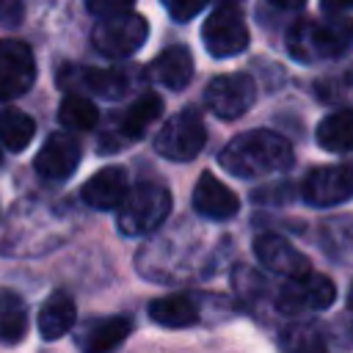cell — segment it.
I'll return each instance as SVG.
<instances>
[{
	"mask_svg": "<svg viewBox=\"0 0 353 353\" xmlns=\"http://www.w3.org/2000/svg\"><path fill=\"white\" fill-rule=\"evenodd\" d=\"M226 174L237 179H259L292 165V146L287 138L270 130H248L234 135L218 154Z\"/></svg>",
	"mask_w": 353,
	"mask_h": 353,
	"instance_id": "6da1fadb",
	"label": "cell"
},
{
	"mask_svg": "<svg viewBox=\"0 0 353 353\" xmlns=\"http://www.w3.org/2000/svg\"><path fill=\"white\" fill-rule=\"evenodd\" d=\"M287 50L301 63L339 58L353 50V19L334 14L323 19H301L287 33Z\"/></svg>",
	"mask_w": 353,
	"mask_h": 353,
	"instance_id": "7a4b0ae2",
	"label": "cell"
},
{
	"mask_svg": "<svg viewBox=\"0 0 353 353\" xmlns=\"http://www.w3.org/2000/svg\"><path fill=\"white\" fill-rule=\"evenodd\" d=\"M171 212V193L160 182H138L119 204V229L130 237L157 229Z\"/></svg>",
	"mask_w": 353,
	"mask_h": 353,
	"instance_id": "3957f363",
	"label": "cell"
},
{
	"mask_svg": "<svg viewBox=\"0 0 353 353\" xmlns=\"http://www.w3.org/2000/svg\"><path fill=\"white\" fill-rule=\"evenodd\" d=\"M204 143H207V127L196 108L179 110L154 135L157 154H163L165 160H176V163L193 160L204 149Z\"/></svg>",
	"mask_w": 353,
	"mask_h": 353,
	"instance_id": "277c9868",
	"label": "cell"
},
{
	"mask_svg": "<svg viewBox=\"0 0 353 353\" xmlns=\"http://www.w3.org/2000/svg\"><path fill=\"white\" fill-rule=\"evenodd\" d=\"M146 36H149V22L135 11H124L99 19L94 25L91 41L108 58H127L143 47Z\"/></svg>",
	"mask_w": 353,
	"mask_h": 353,
	"instance_id": "5b68a950",
	"label": "cell"
},
{
	"mask_svg": "<svg viewBox=\"0 0 353 353\" xmlns=\"http://www.w3.org/2000/svg\"><path fill=\"white\" fill-rule=\"evenodd\" d=\"M336 298V287L323 273H301L287 279V284L276 295V309L281 314H306L328 309Z\"/></svg>",
	"mask_w": 353,
	"mask_h": 353,
	"instance_id": "8992f818",
	"label": "cell"
},
{
	"mask_svg": "<svg viewBox=\"0 0 353 353\" xmlns=\"http://www.w3.org/2000/svg\"><path fill=\"white\" fill-rule=\"evenodd\" d=\"M204 47L212 58H232L248 47V28L237 6H218L201 28Z\"/></svg>",
	"mask_w": 353,
	"mask_h": 353,
	"instance_id": "52a82bcc",
	"label": "cell"
},
{
	"mask_svg": "<svg viewBox=\"0 0 353 353\" xmlns=\"http://www.w3.org/2000/svg\"><path fill=\"white\" fill-rule=\"evenodd\" d=\"M256 99V83L243 72L218 74L204 88V105L218 119H237L243 116Z\"/></svg>",
	"mask_w": 353,
	"mask_h": 353,
	"instance_id": "ba28073f",
	"label": "cell"
},
{
	"mask_svg": "<svg viewBox=\"0 0 353 353\" xmlns=\"http://www.w3.org/2000/svg\"><path fill=\"white\" fill-rule=\"evenodd\" d=\"M36 80V61L25 41L0 39V99L22 97Z\"/></svg>",
	"mask_w": 353,
	"mask_h": 353,
	"instance_id": "9c48e42d",
	"label": "cell"
},
{
	"mask_svg": "<svg viewBox=\"0 0 353 353\" xmlns=\"http://www.w3.org/2000/svg\"><path fill=\"white\" fill-rule=\"evenodd\" d=\"M353 196L350 165H317L303 179V199L312 207H334Z\"/></svg>",
	"mask_w": 353,
	"mask_h": 353,
	"instance_id": "30bf717a",
	"label": "cell"
},
{
	"mask_svg": "<svg viewBox=\"0 0 353 353\" xmlns=\"http://www.w3.org/2000/svg\"><path fill=\"white\" fill-rule=\"evenodd\" d=\"M77 165H80V143L69 132H52L41 143L33 160L36 174L47 182H66L77 171Z\"/></svg>",
	"mask_w": 353,
	"mask_h": 353,
	"instance_id": "8fae6325",
	"label": "cell"
},
{
	"mask_svg": "<svg viewBox=\"0 0 353 353\" xmlns=\"http://www.w3.org/2000/svg\"><path fill=\"white\" fill-rule=\"evenodd\" d=\"M61 83L83 88V91H88L94 97H102V99H119L130 88V80H127L124 72L97 69V66H66L61 72Z\"/></svg>",
	"mask_w": 353,
	"mask_h": 353,
	"instance_id": "7c38bea8",
	"label": "cell"
},
{
	"mask_svg": "<svg viewBox=\"0 0 353 353\" xmlns=\"http://www.w3.org/2000/svg\"><path fill=\"white\" fill-rule=\"evenodd\" d=\"M254 254L259 259V265H265L268 270L279 273V276H301V273H309V259L292 245L287 243L281 234H259L254 240Z\"/></svg>",
	"mask_w": 353,
	"mask_h": 353,
	"instance_id": "4fadbf2b",
	"label": "cell"
},
{
	"mask_svg": "<svg viewBox=\"0 0 353 353\" xmlns=\"http://www.w3.org/2000/svg\"><path fill=\"white\" fill-rule=\"evenodd\" d=\"M127 190H130L127 171L121 165H108V168H99L94 176H88L83 182L80 199L94 210H119Z\"/></svg>",
	"mask_w": 353,
	"mask_h": 353,
	"instance_id": "5bb4252c",
	"label": "cell"
},
{
	"mask_svg": "<svg viewBox=\"0 0 353 353\" xmlns=\"http://www.w3.org/2000/svg\"><path fill=\"white\" fill-rule=\"evenodd\" d=\"M193 210L204 218L212 221H226L232 215H237L240 210V199L232 188H226L218 176H212L210 171H204L193 188Z\"/></svg>",
	"mask_w": 353,
	"mask_h": 353,
	"instance_id": "9a60e30c",
	"label": "cell"
},
{
	"mask_svg": "<svg viewBox=\"0 0 353 353\" xmlns=\"http://www.w3.org/2000/svg\"><path fill=\"white\" fill-rule=\"evenodd\" d=\"M132 331V323L130 317L124 314H110V317H99V320H91L80 336H77V345L83 353H113Z\"/></svg>",
	"mask_w": 353,
	"mask_h": 353,
	"instance_id": "2e32d148",
	"label": "cell"
},
{
	"mask_svg": "<svg viewBox=\"0 0 353 353\" xmlns=\"http://www.w3.org/2000/svg\"><path fill=\"white\" fill-rule=\"evenodd\" d=\"M152 77L171 88V91H182L190 80H193V55L188 47H165L149 66Z\"/></svg>",
	"mask_w": 353,
	"mask_h": 353,
	"instance_id": "e0dca14e",
	"label": "cell"
},
{
	"mask_svg": "<svg viewBox=\"0 0 353 353\" xmlns=\"http://www.w3.org/2000/svg\"><path fill=\"white\" fill-rule=\"evenodd\" d=\"M74 317H77V309H74L72 295H66V292H52V295L41 303L39 317H36V325H39L41 339H47V342L61 339L63 334L72 331Z\"/></svg>",
	"mask_w": 353,
	"mask_h": 353,
	"instance_id": "ac0fdd59",
	"label": "cell"
},
{
	"mask_svg": "<svg viewBox=\"0 0 353 353\" xmlns=\"http://www.w3.org/2000/svg\"><path fill=\"white\" fill-rule=\"evenodd\" d=\"M149 317L163 328H188L199 323V309L188 295H163L149 303Z\"/></svg>",
	"mask_w": 353,
	"mask_h": 353,
	"instance_id": "d6986e66",
	"label": "cell"
},
{
	"mask_svg": "<svg viewBox=\"0 0 353 353\" xmlns=\"http://www.w3.org/2000/svg\"><path fill=\"white\" fill-rule=\"evenodd\" d=\"M30 325L25 301L14 292L0 287V345H17L25 339Z\"/></svg>",
	"mask_w": 353,
	"mask_h": 353,
	"instance_id": "ffe728a7",
	"label": "cell"
},
{
	"mask_svg": "<svg viewBox=\"0 0 353 353\" xmlns=\"http://www.w3.org/2000/svg\"><path fill=\"white\" fill-rule=\"evenodd\" d=\"M160 110H163V99L157 94H141L119 119V135L124 141H138L146 132V127L160 116Z\"/></svg>",
	"mask_w": 353,
	"mask_h": 353,
	"instance_id": "44dd1931",
	"label": "cell"
},
{
	"mask_svg": "<svg viewBox=\"0 0 353 353\" xmlns=\"http://www.w3.org/2000/svg\"><path fill=\"white\" fill-rule=\"evenodd\" d=\"M314 138L325 152H350L353 149V110L345 108V110L328 113L317 124Z\"/></svg>",
	"mask_w": 353,
	"mask_h": 353,
	"instance_id": "7402d4cb",
	"label": "cell"
},
{
	"mask_svg": "<svg viewBox=\"0 0 353 353\" xmlns=\"http://www.w3.org/2000/svg\"><path fill=\"white\" fill-rule=\"evenodd\" d=\"M36 124L28 113L17 110V108H6L0 110V143L11 152H22L28 149V143L33 141Z\"/></svg>",
	"mask_w": 353,
	"mask_h": 353,
	"instance_id": "603a6c76",
	"label": "cell"
},
{
	"mask_svg": "<svg viewBox=\"0 0 353 353\" xmlns=\"http://www.w3.org/2000/svg\"><path fill=\"white\" fill-rule=\"evenodd\" d=\"M58 119L63 127L69 130H91L97 127L99 121V110L91 99H85L83 94H66L61 99V108H58Z\"/></svg>",
	"mask_w": 353,
	"mask_h": 353,
	"instance_id": "cb8c5ba5",
	"label": "cell"
},
{
	"mask_svg": "<svg viewBox=\"0 0 353 353\" xmlns=\"http://www.w3.org/2000/svg\"><path fill=\"white\" fill-rule=\"evenodd\" d=\"M350 88H353V72L339 74V77H328V80H320L317 83V94L325 102H347V97L353 94Z\"/></svg>",
	"mask_w": 353,
	"mask_h": 353,
	"instance_id": "d4e9b609",
	"label": "cell"
},
{
	"mask_svg": "<svg viewBox=\"0 0 353 353\" xmlns=\"http://www.w3.org/2000/svg\"><path fill=\"white\" fill-rule=\"evenodd\" d=\"M284 345H290L295 353H323L320 334L314 328H290L284 336Z\"/></svg>",
	"mask_w": 353,
	"mask_h": 353,
	"instance_id": "484cf974",
	"label": "cell"
},
{
	"mask_svg": "<svg viewBox=\"0 0 353 353\" xmlns=\"http://www.w3.org/2000/svg\"><path fill=\"white\" fill-rule=\"evenodd\" d=\"M163 6L176 22H188L207 6V0H163Z\"/></svg>",
	"mask_w": 353,
	"mask_h": 353,
	"instance_id": "4316f807",
	"label": "cell"
},
{
	"mask_svg": "<svg viewBox=\"0 0 353 353\" xmlns=\"http://www.w3.org/2000/svg\"><path fill=\"white\" fill-rule=\"evenodd\" d=\"M132 3H135V0H85V8H88L91 14H97L99 19H105V17L130 11Z\"/></svg>",
	"mask_w": 353,
	"mask_h": 353,
	"instance_id": "83f0119b",
	"label": "cell"
},
{
	"mask_svg": "<svg viewBox=\"0 0 353 353\" xmlns=\"http://www.w3.org/2000/svg\"><path fill=\"white\" fill-rule=\"evenodd\" d=\"M25 17V0H0V25L17 28Z\"/></svg>",
	"mask_w": 353,
	"mask_h": 353,
	"instance_id": "f1b7e54d",
	"label": "cell"
},
{
	"mask_svg": "<svg viewBox=\"0 0 353 353\" xmlns=\"http://www.w3.org/2000/svg\"><path fill=\"white\" fill-rule=\"evenodd\" d=\"M323 11L325 14H334V17H342L345 11H353V0H320Z\"/></svg>",
	"mask_w": 353,
	"mask_h": 353,
	"instance_id": "f546056e",
	"label": "cell"
},
{
	"mask_svg": "<svg viewBox=\"0 0 353 353\" xmlns=\"http://www.w3.org/2000/svg\"><path fill=\"white\" fill-rule=\"evenodd\" d=\"M268 3L276 6V8H287V11H290V8H301L306 0H268Z\"/></svg>",
	"mask_w": 353,
	"mask_h": 353,
	"instance_id": "4dcf8cb0",
	"label": "cell"
},
{
	"mask_svg": "<svg viewBox=\"0 0 353 353\" xmlns=\"http://www.w3.org/2000/svg\"><path fill=\"white\" fill-rule=\"evenodd\" d=\"M218 6H237V0H215Z\"/></svg>",
	"mask_w": 353,
	"mask_h": 353,
	"instance_id": "1f68e13d",
	"label": "cell"
},
{
	"mask_svg": "<svg viewBox=\"0 0 353 353\" xmlns=\"http://www.w3.org/2000/svg\"><path fill=\"white\" fill-rule=\"evenodd\" d=\"M350 306H353V287H350Z\"/></svg>",
	"mask_w": 353,
	"mask_h": 353,
	"instance_id": "d6a6232c",
	"label": "cell"
},
{
	"mask_svg": "<svg viewBox=\"0 0 353 353\" xmlns=\"http://www.w3.org/2000/svg\"><path fill=\"white\" fill-rule=\"evenodd\" d=\"M0 160H3V154H0Z\"/></svg>",
	"mask_w": 353,
	"mask_h": 353,
	"instance_id": "836d02e7",
	"label": "cell"
}]
</instances>
